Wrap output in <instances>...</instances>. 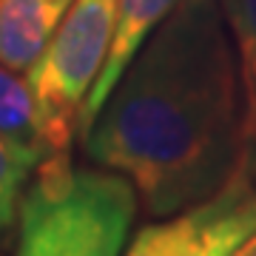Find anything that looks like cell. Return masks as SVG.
<instances>
[{
    "label": "cell",
    "instance_id": "cell-1",
    "mask_svg": "<svg viewBox=\"0 0 256 256\" xmlns=\"http://www.w3.org/2000/svg\"><path fill=\"white\" fill-rule=\"evenodd\" d=\"M80 140L86 156L126 176L154 216H176L220 191L248 146L220 0H180Z\"/></svg>",
    "mask_w": 256,
    "mask_h": 256
},
{
    "label": "cell",
    "instance_id": "cell-2",
    "mask_svg": "<svg viewBox=\"0 0 256 256\" xmlns=\"http://www.w3.org/2000/svg\"><path fill=\"white\" fill-rule=\"evenodd\" d=\"M20 202L14 256H122L137 214V191L122 174L74 168L68 154L37 165Z\"/></svg>",
    "mask_w": 256,
    "mask_h": 256
},
{
    "label": "cell",
    "instance_id": "cell-3",
    "mask_svg": "<svg viewBox=\"0 0 256 256\" xmlns=\"http://www.w3.org/2000/svg\"><path fill=\"white\" fill-rule=\"evenodd\" d=\"M117 0H74L46 52L28 68L26 80L43 117L48 156L68 154L86 97L108 60Z\"/></svg>",
    "mask_w": 256,
    "mask_h": 256
},
{
    "label": "cell",
    "instance_id": "cell-4",
    "mask_svg": "<svg viewBox=\"0 0 256 256\" xmlns=\"http://www.w3.org/2000/svg\"><path fill=\"white\" fill-rule=\"evenodd\" d=\"M176 6H180V0H117V20H114L111 52H108L102 74L97 77L94 88L86 97V106H82V114H80V128H77L80 137L88 131L94 117L100 114V108L108 100V94L114 92V86L126 74L131 60L140 54V48L146 46V40L162 26L165 18Z\"/></svg>",
    "mask_w": 256,
    "mask_h": 256
},
{
    "label": "cell",
    "instance_id": "cell-5",
    "mask_svg": "<svg viewBox=\"0 0 256 256\" xmlns=\"http://www.w3.org/2000/svg\"><path fill=\"white\" fill-rule=\"evenodd\" d=\"M74 0H0V63L28 74Z\"/></svg>",
    "mask_w": 256,
    "mask_h": 256
},
{
    "label": "cell",
    "instance_id": "cell-6",
    "mask_svg": "<svg viewBox=\"0 0 256 256\" xmlns=\"http://www.w3.org/2000/svg\"><path fill=\"white\" fill-rule=\"evenodd\" d=\"M0 137L9 146L37 156H48V142L43 134V117L37 108L34 92L20 72L0 63Z\"/></svg>",
    "mask_w": 256,
    "mask_h": 256
},
{
    "label": "cell",
    "instance_id": "cell-7",
    "mask_svg": "<svg viewBox=\"0 0 256 256\" xmlns=\"http://www.w3.org/2000/svg\"><path fill=\"white\" fill-rule=\"evenodd\" d=\"M236 52L245 140L256 142V0H220Z\"/></svg>",
    "mask_w": 256,
    "mask_h": 256
},
{
    "label": "cell",
    "instance_id": "cell-8",
    "mask_svg": "<svg viewBox=\"0 0 256 256\" xmlns=\"http://www.w3.org/2000/svg\"><path fill=\"white\" fill-rule=\"evenodd\" d=\"M40 160L20 148L9 146L0 137V239L6 236L20 216V194L26 185V176L34 171Z\"/></svg>",
    "mask_w": 256,
    "mask_h": 256
},
{
    "label": "cell",
    "instance_id": "cell-9",
    "mask_svg": "<svg viewBox=\"0 0 256 256\" xmlns=\"http://www.w3.org/2000/svg\"><path fill=\"white\" fill-rule=\"evenodd\" d=\"M174 236H176V220L151 222L134 236L126 256H171Z\"/></svg>",
    "mask_w": 256,
    "mask_h": 256
},
{
    "label": "cell",
    "instance_id": "cell-10",
    "mask_svg": "<svg viewBox=\"0 0 256 256\" xmlns=\"http://www.w3.org/2000/svg\"><path fill=\"white\" fill-rule=\"evenodd\" d=\"M230 256H256V230L250 234V236L242 239V245H239Z\"/></svg>",
    "mask_w": 256,
    "mask_h": 256
}]
</instances>
